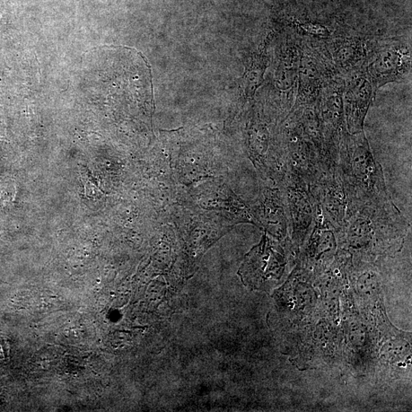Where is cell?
<instances>
[{
  "instance_id": "obj_1",
  "label": "cell",
  "mask_w": 412,
  "mask_h": 412,
  "mask_svg": "<svg viewBox=\"0 0 412 412\" xmlns=\"http://www.w3.org/2000/svg\"><path fill=\"white\" fill-rule=\"evenodd\" d=\"M338 166L354 206L394 205L381 165L375 159L364 131L347 135L340 148Z\"/></svg>"
},
{
  "instance_id": "obj_2",
  "label": "cell",
  "mask_w": 412,
  "mask_h": 412,
  "mask_svg": "<svg viewBox=\"0 0 412 412\" xmlns=\"http://www.w3.org/2000/svg\"><path fill=\"white\" fill-rule=\"evenodd\" d=\"M408 226L396 206L356 205L340 236L352 248L371 247L372 244L397 243Z\"/></svg>"
},
{
  "instance_id": "obj_3",
  "label": "cell",
  "mask_w": 412,
  "mask_h": 412,
  "mask_svg": "<svg viewBox=\"0 0 412 412\" xmlns=\"http://www.w3.org/2000/svg\"><path fill=\"white\" fill-rule=\"evenodd\" d=\"M310 189L322 214L340 233L354 204L339 166L324 171Z\"/></svg>"
},
{
  "instance_id": "obj_4",
  "label": "cell",
  "mask_w": 412,
  "mask_h": 412,
  "mask_svg": "<svg viewBox=\"0 0 412 412\" xmlns=\"http://www.w3.org/2000/svg\"><path fill=\"white\" fill-rule=\"evenodd\" d=\"M286 265L283 248L266 234L245 257L239 274L245 285L260 288L280 279Z\"/></svg>"
},
{
  "instance_id": "obj_5",
  "label": "cell",
  "mask_w": 412,
  "mask_h": 412,
  "mask_svg": "<svg viewBox=\"0 0 412 412\" xmlns=\"http://www.w3.org/2000/svg\"><path fill=\"white\" fill-rule=\"evenodd\" d=\"M284 154L288 170L304 180L310 187L326 170L317 147L303 133L292 114L284 129Z\"/></svg>"
},
{
  "instance_id": "obj_6",
  "label": "cell",
  "mask_w": 412,
  "mask_h": 412,
  "mask_svg": "<svg viewBox=\"0 0 412 412\" xmlns=\"http://www.w3.org/2000/svg\"><path fill=\"white\" fill-rule=\"evenodd\" d=\"M282 183L293 239L302 244L314 224V205L310 189L304 180L289 171Z\"/></svg>"
},
{
  "instance_id": "obj_7",
  "label": "cell",
  "mask_w": 412,
  "mask_h": 412,
  "mask_svg": "<svg viewBox=\"0 0 412 412\" xmlns=\"http://www.w3.org/2000/svg\"><path fill=\"white\" fill-rule=\"evenodd\" d=\"M411 49L401 44H390L376 51L366 66L375 91L390 83L404 80L411 72Z\"/></svg>"
},
{
  "instance_id": "obj_8",
  "label": "cell",
  "mask_w": 412,
  "mask_h": 412,
  "mask_svg": "<svg viewBox=\"0 0 412 412\" xmlns=\"http://www.w3.org/2000/svg\"><path fill=\"white\" fill-rule=\"evenodd\" d=\"M375 93L370 79L364 73L352 74L345 83L343 103L349 134L355 135L364 131L365 119Z\"/></svg>"
},
{
  "instance_id": "obj_9",
  "label": "cell",
  "mask_w": 412,
  "mask_h": 412,
  "mask_svg": "<svg viewBox=\"0 0 412 412\" xmlns=\"http://www.w3.org/2000/svg\"><path fill=\"white\" fill-rule=\"evenodd\" d=\"M265 194L258 208L261 222L267 227L271 233L280 239H284L288 234L291 224L284 192L274 190L266 191Z\"/></svg>"
},
{
  "instance_id": "obj_10",
  "label": "cell",
  "mask_w": 412,
  "mask_h": 412,
  "mask_svg": "<svg viewBox=\"0 0 412 412\" xmlns=\"http://www.w3.org/2000/svg\"><path fill=\"white\" fill-rule=\"evenodd\" d=\"M299 88L293 109L318 102L321 88L322 74L318 61L312 57L302 55L300 57Z\"/></svg>"
},
{
  "instance_id": "obj_11",
  "label": "cell",
  "mask_w": 412,
  "mask_h": 412,
  "mask_svg": "<svg viewBox=\"0 0 412 412\" xmlns=\"http://www.w3.org/2000/svg\"><path fill=\"white\" fill-rule=\"evenodd\" d=\"M364 55V47L361 41L347 39L338 44L333 57L338 67L348 72L361 62Z\"/></svg>"
},
{
  "instance_id": "obj_12",
  "label": "cell",
  "mask_w": 412,
  "mask_h": 412,
  "mask_svg": "<svg viewBox=\"0 0 412 412\" xmlns=\"http://www.w3.org/2000/svg\"><path fill=\"white\" fill-rule=\"evenodd\" d=\"M267 60L264 54L254 57L249 64L244 77L245 93L251 98L263 81Z\"/></svg>"
},
{
  "instance_id": "obj_13",
  "label": "cell",
  "mask_w": 412,
  "mask_h": 412,
  "mask_svg": "<svg viewBox=\"0 0 412 412\" xmlns=\"http://www.w3.org/2000/svg\"><path fill=\"white\" fill-rule=\"evenodd\" d=\"M297 29L305 34L314 39H328L331 36L330 30L320 23L304 22L296 25Z\"/></svg>"
}]
</instances>
